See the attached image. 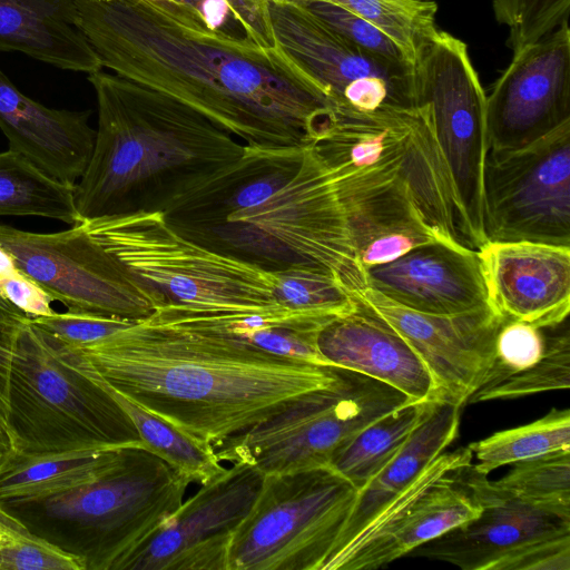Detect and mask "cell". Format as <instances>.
I'll list each match as a JSON object with an SVG mask.
<instances>
[{
	"instance_id": "18",
	"label": "cell",
	"mask_w": 570,
	"mask_h": 570,
	"mask_svg": "<svg viewBox=\"0 0 570 570\" xmlns=\"http://www.w3.org/2000/svg\"><path fill=\"white\" fill-rule=\"evenodd\" d=\"M367 287L406 308L456 315L493 307L478 249L435 240L366 271Z\"/></svg>"
},
{
	"instance_id": "29",
	"label": "cell",
	"mask_w": 570,
	"mask_h": 570,
	"mask_svg": "<svg viewBox=\"0 0 570 570\" xmlns=\"http://www.w3.org/2000/svg\"><path fill=\"white\" fill-rule=\"evenodd\" d=\"M541 358L525 370L511 373L479 387L468 404L492 400H512L570 387V332L568 320L548 327Z\"/></svg>"
},
{
	"instance_id": "35",
	"label": "cell",
	"mask_w": 570,
	"mask_h": 570,
	"mask_svg": "<svg viewBox=\"0 0 570 570\" xmlns=\"http://www.w3.org/2000/svg\"><path fill=\"white\" fill-rule=\"evenodd\" d=\"M544 347L543 328L508 320L497 336L494 364L484 384L533 365L541 358Z\"/></svg>"
},
{
	"instance_id": "30",
	"label": "cell",
	"mask_w": 570,
	"mask_h": 570,
	"mask_svg": "<svg viewBox=\"0 0 570 570\" xmlns=\"http://www.w3.org/2000/svg\"><path fill=\"white\" fill-rule=\"evenodd\" d=\"M358 14L393 39L414 66L416 56L438 31L433 0H327Z\"/></svg>"
},
{
	"instance_id": "21",
	"label": "cell",
	"mask_w": 570,
	"mask_h": 570,
	"mask_svg": "<svg viewBox=\"0 0 570 570\" xmlns=\"http://www.w3.org/2000/svg\"><path fill=\"white\" fill-rule=\"evenodd\" d=\"M317 347L331 366L383 382L411 401L441 400L436 382L414 350L357 302L352 312L322 328Z\"/></svg>"
},
{
	"instance_id": "40",
	"label": "cell",
	"mask_w": 570,
	"mask_h": 570,
	"mask_svg": "<svg viewBox=\"0 0 570 570\" xmlns=\"http://www.w3.org/2000/svg\"><path fill=\"white\" fill-rule=\"evenodd\" d=\"M197 12L215 32L232 37H246L225 0H175Z\"/></svg>"
},
{
	"instance_id": "24",
	"label": "cell",
	"mask_w": 570,
	"mask_h": 570,
	"mask_svg": "<svg viewBox=\"0 0 570 570\" xmlns=\"http://www.w3.org/2000/svg\"><path fill=\"white\" fill-rule=\"evenodd\" d=\"M119 448L45 453L13 450L0 464V502L42 499L89 483L108 469Z\"/></svg>"
},
{
	"instance_id": "4",
	"label": "cell",
	"mask_w": 570,
	"mask_h": 570,
	"mask_svg": "<svg viewBox=\"0 0 570 570\" xmlns=\"http://www.w3.org/2000/svg\"><path fill=\"white\" fill-rule=\"evenodd\" d=\"M165 303L254 314L327 313L342 301L328 274L305 266L272 271L194 244L161 213L99 217L78 224Z\"/></svg>"
},
{
	"instance_id": "25",
	"label": "cell",
	"mask_w": 570,
	"mask_h": 570,
	"mask_svg": "<svg viewBox=\"0 0 570 570\" xmlns=\"http://www.w3.org/2000/svg\"><path fill=\"white\" fill-rule=\"evenodd\" d=\"M432 402L411 401L372 421L333 454L328 465L361 489L400 451Z\"/></svg>"
},
{
	"instance_id": "23",
	"label": "cell",
	"mask_w": 570,
	"mask_h": 570,
	"mask_svg": "<svg viewBox=\"0 0 570 570\" xmlns=\"http://www.w3.org/2000/svg\"><path fill=\"white\" fill-rule=\"evenodd\" d=\"M0 51H19L65 70L102 69L80 29L76 0H0Z\"/></svg>"
},
{
	"instance_id": "38",
	"label": "cell",
	"mask_w": 570,
	"mask_h": 570,
	"mask_svg": "<svg viewBox=\"0 0 570 570\" xmlns=\"http://www.w3.org/2000/svg\"><path fill=\"white\" fill-rule=\"evenodd\" d=\"M30 320L0 293V423L7 428L11 361L20 333Z\"/></svg>"
},
{
	"instance_id": "32",
	"label": "cell",
	"mask_w": 570,
	"mask_h": 570,
	"mask_svg": "<svg viewBox=\"0 0 570 570\" xmlns=\"http://www.w3.org/2000/svg\"><path fill=\"white\" fill-rule=\"evenodd\" d=\"M0 570H82V566L33 533L0 502Z\"/></svg>"
},
{
	"instance_id": "13",
	"label": "cell",
	"mask_w": 570,
	"mask_h": 570,
	"mask_svg": "<svg viewBox=\"0 0 570 570\" xmlns=\"http://www.w3.org/2000/svg\"><path fill=\"white\" fill-rule=\"evenodd\" d=\"M268 14L275 43L337 108L373 112L419 107L413 67L362 49L299 3L268 0Z\"/></svg>"
},
{
	"instance_id": "16",
	"label": "cell",
	"mask_w": 570,
	"mask_h": 570,
	"mask_svg": "<svg viewBox=\"0 0 570 570\" xmlns=\"http://www.w3.org/2000/svg\"><path fill=\"white\" fill-rule=\"evenodd\" d=\"M354 298L414 350L436 382L441 400L464 407L488 381L497 336L508 321L493 307L456 315L426 314L368 287Z\"/></svg>"
},
{
	"instance_id": "31",
	"label": "cell",
	"mask_w": 570,
	"mask_h": 570,
	"mask_svg": "<svg viewBox=\"0 0 570 570\" xmlns=\"http://www.w3.org/2000/svg\"><path fill=\"white\" fill-rule=\"evenodd\" d=\"M512 465L505 475L493 481L499 488L525 502L570 512V450Z\"/></svg>"
},
{
	"instance_id": "3",
	"label": "cell",
	"mask_w": 570,
	"mask_h": 570,
	"mask_svg": "<svg viewBox=\"0 0 570 570\" xmlns=\"http://www.w3.org/2000/svg\"><path fill=\"white\" fill-rule=\"evenodd\" d=\"M88 80L98 127L73 191L80 223L163 213L245 150L229 132L164 92L102 70Z\"/></svg>"
},
{
	"instance_id": "15",
	"label": "cell",
	"mask_w": 570,
	"mask_h": 570,
	"mask_svg": "<svg viewBox=\"0 0 570 570\" xmlns=\"http://www.w3.org/2000/svg\"><path fill=\"white\" fill-rule=\"evenodd\" d=\"M264 475L235 462L190 498L125 564L124 570H227L234 533Z\"/></svg>"
},
{
	"instance_id": "26",
	"label": "cell",
	"mask_w": 570,
	"mask_h": 570,
	"mask_svg": "<svg viewBox=\"0 0 570 570\" xmlns=\"http://www.w3.org/2000/svg\"><path fill=\"white\" fill-rule=\"evenodd\" d=\"M20 154L0 153V216H39L69 225L80 223L73 191Z\"/></svg>"
},
{
	"instance_id": "8",
	"label": "cell",
	"mask_w": 570,
	"mask_h": 570,
	"mask_svg": "<svg viewBox=\"0 0 570 570\" xmlns=\"http://www.w3.org/2000/svg\"><path fill=\"white\" fill-rule=\"evenodd\" d=\"M407 402L396 389L342 368L331 386L302 394L215 451L222 463H247L263 475L328 465L358 431Z\"/></svg>"
},
{
	"instance_id": "33",
	"label": "cell",
	"mask_w": 570,
	"mask_h": 570,
	"mask_svg": "<svg viewBox=\"0 0 570 570\" xmlns=\"http://www.w3.org/2000/svg\"><path fill=\"white\" fill-rule=\"evenodd\" d=\"M492 9L514 52L569 21L570 0H492Z\"/></svg>"
},
{
	"instance_id": "17",
	"label": "cell",
	"mask_w": 570,
	"mask_h": 570,
	"mask_svg": "<svg viewBox=\"0 0 570 570\" xmlns=\"http://www.w3.org/2000/svg\"><path fill=\"white\" fill-rule=\"evenodd\" d=\"M570 121V28L513 52L485 99L488 150L524 147Z\"/></svg>"
},
{
	"instance_id": "22",
	"label": "cell",
	"mask_w": 570,
	"mask_h": 570,
	"mask_svg": "<svg viewBox=\"0 0 570 570\" xmlns=\"http://www.w3.org/2000/svg\"><path fill=\"white\" fill-rule=\"evenodd\" d=\"M462 409L443 400L431 403L400 451L356 491L353 505L328 559L355 538L456 440Z\"/></svg>"
},
{
	"instance_id": "42",
	"label": "cell",
	"mask_w": 570,
	"mask_h": 570,
	"mask_svg": "<svg viewBox=\"0 0 570 570\" xmlns=\"http://www.w3.org/2000/svg\"><path fill=\"white\" fill-rule=\"evenodd\" d=\"M14 450L13 443L6 425L0 423V464Z\"/></svg>"
},
{
	"instance_id": "20",
	"label": "cell",
	"mask_w": 570,
	"mask_h": 570,
	"mask_svg": "<svg viewBox=\"0 0 570 570\" xmlns=\"http://www.w3.org/2000/svg\"><path fill=\"white\" fill-rule=\"evenodd\" d=\"M91 111L51 109L23 95L0 69V129L9 149L41 171L76 187L92 154Z\"/></svg>"
},
{
	"instance_id": "19",
	"label": "cell",
	"mask_w": 570,
	"mask_h": 570,
	"mask_svg": "<svg viewBox=\"0 0 570 570\" xmlns=\"http://www.w3.org/2000/svg\"><path fill=\"white\" fill-rule=\"evenodd\" d=\"M478 253L491 305L507 320L540 328L568 320L570 246L487 240Z\"/></svg>"
},
{
	"instance_id": "39",
	"label": "cell",
	"mask_w": 570,
	"mask_h": 570,
	"mask_svg": "<svg viewBox=\"0 0 570 570\" xmlns=\"http://www.w3.org/2000/svg\"><path fill=\"white\" fill-rule=\"evenodd\" d=\"M247 38L262 47H275L268 0H225Z\"/></svg>"
},
{
	"instance_id": "14",
	"label": "cell",
	"mask_w": 570,
	"mask_h": 570,
	"mask_svg": "<svg viewBox=\"0 0 570 570\" xmlns=\"http://www.w3.org/2000/svg\"><path fill=\"white\" fill-rule=\"evenodd\" d=\"M473 462L470 449L444 451L323 570H373L409 556L417 547L479 515L481 508L459 481Z\"/></svg>"
},
{
	"instance_id": "34",
	"label": "cell",
	"mask_w": 570,
	"mask_h": 570,
	"mask_svg": "<svg viewBox=\"0 0 570 570\" xmlns=\"http://www.w3.org/2000/svg\"><path fill=\"white\" fill-rule=\"evenodd\" d=\"M304 6L345 39L386 61L413 67L403 49L370 21L327 0L292 1Z\"/></svg>"
},
{
	"instance_id": "36",
	"label": "cell",
	"mask_w": 570,
	"mask_h": 570,
	"mask_svg": "<svg viewBox=\"0 0 570 570\" xmlns=\"http://www.w3.org/2000/svg\"><path fill=\"white\" fill-rule=\"evenodd\" d=\"M31 321L62 343L79 347L99 341L134 322L104 318L69 312H55Z\"/></svg>"
},
{
	"instance_id": "11",
	"label": "cell",
	"mask_w": 570,
	"mask_h": 570,
	"mask_svg": "<svg viewBox=\"0 0 570 570\" xmlns=\"http://www.w3.org/2000/svg\"><path fill=\"white\" fill-rule=\"evenodd\" d=\"M0 246L69 313L137 322L165 303L78 224L48 234L0 225Z\"/></svg>"
},
{
	"instance_id": "41",
	"label": "cell",
	"mask_w": 570,
	"mask_h": 570,
	"mask_svg": "<svg viewBox=\"0 0 570 570\" xmlns=\"http://www.w3.org/2000/svg\"><path fill=\"white\" fill-rule=\"evenodd\" d=\"M153 6L159 8L167 14L171 16L183 24L204 32L213 31L206 21L194 10L175 1V0H146Z\"/></svg>"
},
{
	"instance_id": "1",
	"label": "cell",
	"mask_w": 570,
	"mask_h": 570,
	"mask_svg": "<svg viewBox=\"0 0 570 570\" xmlns=\"http://www.w3.org/2000/svg\"><path fill=\"white\" fill-rule=\"evenodd\" d=\"M101 67L197 110L244 146L304 148L336 105L277 45L186 27L146 0H76Z\"/></svg>"
},
{
	"instance_id": "2",
	"label": "cell",
	"mask_w": 570,
	"mask_h": 570,
	"mask_svg": "<svg viewBox=\"0 0 570 570\" xmlns=\"http://www.w3.org/2000/svg\"><path fill=\"white\" fill-rule=\"evenodd\" d=\"M72 348L114 390L214 449L342 373L233 343L175 303Z\"/></svg>"
},
{
	"instance_id": "5",
	"label": "cell",
	"mask_w": 570,
	"mask_h": 570,
	"mask_svg": "<svg viewBox=\"0 0 570 570\" xmlns=\"http://www.w3.org/2000/svg\"><path fill=\"white\" fill-rule=\"evenodd\" d=\"M190 481L144 444L118 449L108 469L76 489L1 502L82 570H124L184 502Z\"/></svg>"
},
{
	"instance_id": "6",
	"label": "cell",
	"mask_w": 570,
	"mask_h": 570,
	"mask_svg": "<svg viewBox=\"0 0 570 570\" xmlns=\"http://www.w3.org/2000/svg\"><path fill=\"white\" fill-rule=\"evenodd\" d=\"M7 423L24 453L144 444L91 364L31 320L11 361Z\"/></svg>"
},
{
	"instance_id": "37",
	"label": "cell",
	"mask_w": 570,
	"mask_h": 570,
	"mask_svg": "<svg viewBox=\"0 0 570 570\" xmlns=\"http://www.w3.org/2000/svg\"><path fill=\"white\" fill-rule=\"evenodd\" d=\"M0 293L30 318L48 316L56 311L52 299L16 265L0 246Z\"/></svg>"
},
{
	"instance_id": "12",
	"label": "cell",
	"mask_w": 570,
	"mask_h": 570,
	"mask_svg": "<svg viewBox=\"0 0 570 570\" xmlns=\"http://www.w3.org/2000/svg\"><path fill=\"white\" fill-rule=\"evenodd\" d=\"M487 240L570 246V121L524 147L488 150Z\"/></svg>"
},
{
	"instance_id": "9",
	"label": "cell",
	"mask_w": 570,
	"mask_h": 570,
	"mask_svg": "<svg viewBox=\"0 0 570 570\" xmlns=\"http://www.w3.org/2000/svg\"><path fill=\"white\" fill-rule=\"evenodd\" d=\"M413 73L417 106L426 112L452 184L462 239L478 249L487 242L485 91L466 43L440 29L419 51Z\"/></svg>"
},
{
	"instance_id": "28",
	"label": "cell",
	"mask_w": 570,
	"mask_h": 570,
	"mask_svg": "<svg viewBox=\"0 0 570 570\" xmlns=\"http://www.w3.org/2000/svg\"><path fill=\"white\" fill-rule=\"evenodd\" d=\"M483 474L513 463L570 450V410L551 409L542 417L517 428L498 431L468 445Z\"/></svg>"
},
{
	"instance_id": "10",
	"label": "cell",
	"mask_w": 570,
	"mask_h": 570,
	"mask_svg": "<svg viewBox=\"0 0 570 570\" xmlns=\"http://www.w3.org/2000/svg\"><path fill=\"white\" fill-rule=\"evenodd\" d=\"M481 511L409 556L463 570H570V512L525 502L472 463L458 470Z\"/></svg>"
},
{
	"instance_id": "7",
	"label": "cell",
	"mask_w": 570,
	"mask_h": 570,
	"mask_svg": "<svg viewBox=\"0 0 570 570\" xmlns=\"http://www.w3.org/2000/svg\"><path fill=\"white\" fill-rule=\"evenodd\" d=\"M356 491L330 465L264 475L234 533L227 570H322Z\"/></svg>"
},
{
	"instance_id": "27",
	"label": "cell",
	"mask_w": 570,
	"mask_h": 570,
	"mask_svg": "<svg viewBox=\"0 0 570 570\" xmlns=\"http://www.w3.org/2000/svg\"><path fill=\"white\" fill-rule=\"evenodd\" d=\"M101 381L132 421L145 446L186 476L190 483L205 484L224 472L226 468L213 446L199 443L114 390L102 377Z\"/></svg>"
}]
</instances>
